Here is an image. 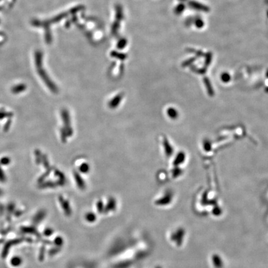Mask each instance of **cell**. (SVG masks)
I'll list each match as a JSON object with an SVG mask.
<instances>
[{
	"mask_svg": "<svg viewBox=\"0 0 268 268\" xmlns=\"http://www.w3.org/2000/svg\"><path fill=\"white\" fill-rule=\"evenodd\" d=\"M188 5L191 8L197 11H200L205 12H208L210 11V8L209 7L196 1H189Z\"/></svg>",
	"mask_w": 268,
	"mask_h": 268,
	"instance_id": "cell-1",
	"label": "cell"
},
{
	"mask_svg": "<svg viewBox=\"0 0 268 268\" xmlns=\"http://www.w3.org/2000/svg\"><path fill=\"white\" fill-rule=\"evenodd\" d=\"M211 263L214 268H222L223 267V259L219 255L213 254L211 256Z\"/></svg>",
	"mask_w": 268,
	"mask_h": 268,
	"instance_id": "cell-2",
	"label": "cell"
},
{
	"mask_svg": "<svg viewBox=\"0 0 268 268\" xmlns=\"http://www.w3.org/2000/svg\"><path fill=\"white\" fill-rule=\"evenodd\" d=\"M206 55V60H205V64L206 65L208 66L210 65V62H212V54L211 52H207Z\"/></svg>",
	"mask_w": 268,
	"mask_h": 268,
	"instance_id": "cell-3",
	"label": "cell"
},
{
	"mask_svg": "<svg viewBox=\"0 0 268 268\" xmlns=\"http://www.w3.org/2000/svg\"><path fill=\"white\" fill-rule=\"evenodd\" d=\"M185 8H186V6H185V5H184V4L178 5V6L176 8L175 12H176V14H179L182 13L184 11V9H185Z\"/></svg>",
	"mask_w": 268,
	"mask_h": 268,
	"instance_id": "cell-4",
	"label": "cell"
},
{
	"mask_svg": "<svg viewBox=\"0 0 268 268\" xmlns=\"http://www.w3.org/2000/svg\"><path fill=\"white\" fill-rule=\"evenodd\" d=\"M195 26L196 27L200 29L204 27V22L201 19H197L195 21Z\"/></svg>",
	"mask_w": 268,
	"mask_h": 268,
	"instance_id": "cell-5",
	"label": "cell"
},
{
	"mask_svg": "<svg viewBox=\"0 0 268 268\" xmlns=\"http://www.w3.org/2000/svg\"><path fill=\"white\" fill-rule=\"evenodd\" d=\"M121 100V96H117V97H115V100H112L110 102V106H112V107H115V106H117V103H117V102H119V103H120Z\"/></svg>",
	"mask_w": 268,
	"mask_h": 268,
	"instance_id": "cell-6",
	"label": "cell"
},
{
	"mask_svg": "<svg viewBox=\"0 0 268 268\" xmlns=\"http://www.w3.org/2000/svg\"><path fill=\"white\" fill-rule=\"evenodd\" d=\"M196 60V58H191L182 63V66H188L192 64Z\"/></svg>",
	"mask_w": 268,
	"mask_h": 268,
	"instance_id": "cell-7",
	"label": "cell"
},
{
	"mask_svg": "<svg viewBox=\"0 0 268 268\" xmlns=\"http://www.w3.org/2000/svg\"><path fill=\"white\" fill-rule=\"evenodd\" d=\"M221 79L224 82H228L230 80V76L227 73H222L221 76Z\"/></svg>",
	"mask_w": 268,
	"mask_h": 268,
	"instance_id": "cell-8",
	"label": "cell"
},
{
	"mask_svg": "<svg viewBox=\"0 0 268 268\" xmlns=\"http://www.w3.org/2000/svg\"><path fill=\"white\" fill-rule=\"evenodd\" d=\"M11 262H12V264L15 266H19L21 264V259H19V258H14L12 259Z\"/></svg>",
	"mask_w": 268,
	"mask_h": 268,
	"instance_id": "cell-9",
	"label": "cell"
},
{
	"mask_svg": "<svg viewBox=\"0 0 268 268\" xmlns=\"http://www.w3.org/2000/svg\"><path fill=\"white\" fill-rule=\"evenodd\" d=\"M179 1H180V2H185V1H186V0H179Z\"/></svg>",
	"mask_w": 268,
	"mask_h": 268,
	"instance_id": "cell-10",
	"label": "cell"
},
{
	"mask_svg": "<svg viewBox=\"0 0 268 268\" xmlns=\"http://www.w3.org/2000/svg\"><path fill=\"white\" fill-rule=\"evenodd\" d=\"M267 16H268V12H267Z\"/></svg>",
	"mask_w": 268,
	"mask_h": 268,
	"instance_id": "cell-11",
	"label": "cell"
}]
</instances>
